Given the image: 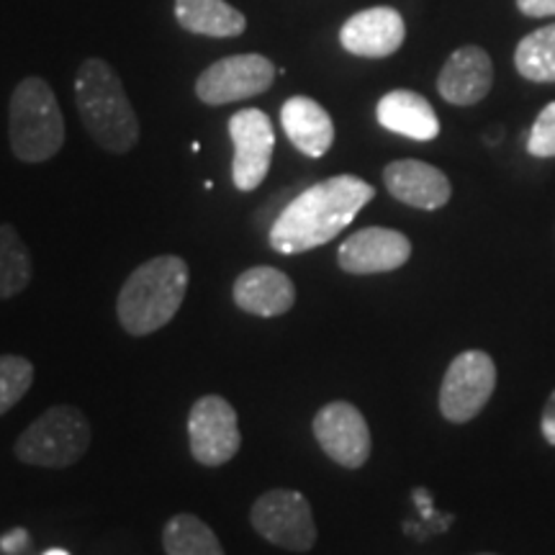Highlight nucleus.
Here are the masks:
<instances>
[{"mask_svg": "<svg viewBox=\"0 0 555 555\" xmlns=\"http://www.w3.org/2000/svg\"><path fill=\"white\" fill-rule=\"evenodd\" d=\"M376 191L356 176H335L311 185L278 214L270 247L278 255H298L327 245L358 217Z\"/></svg>", "mask_w": 555, "mask_h": 555, "instance_id": "obj_1", "label": "nucleus"}, {"mask_svg": "<svg viewBox=\"0 0 555 555\" xmlns=\"http://www.w3.org/2000/svg\"><path fill=\"white\" fill-rule=\"evenodd\" d=\"M189 291V266L178 255H159L139 266L121 286L116 314L134 337H147L172 322Z\"/></svg>", "mask_w": 555, "mask_h": 555, "instance_id": "obj_2", "label": "nucleus"}, {"mask_svg": "<svg viewBox=\"0 0 555 555\" xmlns=\"http://www.w3.org/2000/svg\"><path fill=\"white\" fill-rule=\"evenodd\" d=\"M75 101L90 139L111 155H127L139 142V121L119 75L108 62L90 57L75 78Z\"/></svg>", "mask_w": 555, "mask_h": 555, "instance_id": "obj_3", "label": "nucleus"}, {"mask_svg": "<svg viewBox=\"0 0 555 555\" xmlns=\"http://www.w3.org/2000/svg\"><path fill=\"white\" fill-rule=\"evenodd\" d=\"M11 150L21 163H44L65 144V119L50 82L21 80L9 106Z\"/></svg>", "mask_w": 555, "mask_h": 555, "instance_id": "obj_4", "label": "nucleus"}, {"mask_svg": "<svg viewBox=\"0 0 555 555\" xmlns=\"http://www.w3.org/2000/svg\"><path fill=\"white\" fill-rule=\"evenodd\" d=\"M90 422L75 406H52L21 433L13 453L26 466L67 468L90 448Z\"/></svg>", "mask_w": 555, "mask_h": 555, "instance_id": "obj_5", "label": "nucleus"}, {"mask_svg": "<svg viewBox=\"0 0 555 555\" xmlns=\"http://www.w3.org/2000/svg\"><path fill=\"white\" fill-rule=\"evenodd\" d=\"M255 532L283 551L307 553L317 543V522L309 499L298 491H266L249 512Z\"/></svg>", "mask_w": 555, "mask_h": 555, "instance_id": "obj_6", "label": "nucleus"}, {"mask_svg": "<svg viewBox=\"0 0 555 555\" xmlns=\"http://www.w3.org/2000/svg\"><path fill=\"white\" fill-rule=\"evenodd\" d=\"M496 388V365L481 350L461 352L440 386V412L453 425H466L489 404Z\"/></svg>", "mask_w": 555, "mask_h": 555, "instance_id": "obj_7", "label": "nucleus"}, {"mask_svg": "<svg viewBox=\"0 0 555 555\" xmlns=\"http://www.w3.org/2000/svg\"><path fill=\"white\" fill-rule=\"evenodd\" d=\"M275 75V65L262 54H234L214 62L198 75L196 95L206 106H227L266 93Z\"/></svg>", "mask_w": 555, "mask_h": 555, "instance_id": "obj_8", "label": "nucleus"}, {"mask_svg": "<svg viewBox=\"0 0 555 555\" xmlns=\"http://www.w3.org/2000/svg\"><path fill=\"white\" fill-rule=\"evenodd\" d=\"M191 455L201 466L219 468L240 453L237 412L221 397H201L189 414Z\"/></svg>", "mask_w": 555, "mask_h": 555, "instance_id": "obj_9", "label": "nucleus"}, {"mask_svg": "<svg viewBox=\"0 0 555 555\" xmlns=\"http://www.w3.org/2000/svg\"><path fill=\"white\" fill-rule=\"evenodd\" d=\"M229 137L234 144L232 180L237 191H255L266 180L273 163L275 131L266 111L242 108L229 119Z\"/></svg>", "mask_w": 555, "mask_h": 555, "instance_id": "obj_10", "label": "nucleus"}, {"mask_svg": "<svg viewBox=\"0 0 555 555\" xmlns=\"http://www.w3.org/2000/svg\"><path fill=\"white\" fill-rule=\"evenodd\" d=\"M314 437L332 461L343 468L365 466L371 455V429L358 406L332 401L314 416Z\"/></svg>", "mask_w": 555, "mask_h": 555, "instance_id": "obj_11", "label": "nucleus"}, {"mask_svg": "<svg viewBox=\"0 0 555 555\" xmlns=\"http://www.w3.org/2000/svg\"><path fill=\"white\" fill-rule=\"evenodd\" d=\"M412 258V242L397 229L367 227L350 234L337 253V262L345 273L373 275L391 273L406 266Z\"/></svg>", "mask_w": 555, "mask_h": 555, "instance_id": "obj_12", "label": "nucleus"}, {"mask_svg": "<svg viewBox=\"0 0 555 555\" xmlns=\"http://www.w3.org/2000/svg\"><path fill=\"white\" fill-rule=\"evenodd\" d=\"M406 39L404 18L397 9L388 5H376L356 13L352 18L345 21L343 31H339V41L350 54L367 60L391 57L399 52V47Z\"/></svg>", "mask_w": 555, "mask_h": 555, "instance_id": "obj_13", "label": "nucleus"}, {"mask_svg": "<svg viewBox=\"0 0 555 555\" xmlns=\"http://www.w3.org/2000/svg\"><path fill=\"white\" fill-rule=\"evenodd\" d=\"M491 82H494L491 57L481 47L468 44L450 54L437 78V90L453 106H474L489 95Z\"/></svg>", "mask_w": 555, "mask_h": 555, "instance_id": "obj_14", "label": "nucleus"}, {"mask_svg": "<svg viewBox=\"0 0 555 555\" xmlns=\"http://www.w3.org/2000/svg\"><path fill=\"white\" fill-rule=\"evenodd\" d=\"M384 183L388 193L401 204L425 208L435 211L450 201V180L435 165L420 163V159H397V163L386 165Z\"/></svg>", "mask_w": 555, "mask_h": 555, "instance_id": "obj_15", "label": "nucleus"}, {"mask_svg": "<svg viewBox=\"0 0 555 555\" xmlns=\"http://www.w3.org/2000/svg\"><path fill=\"white\" fill-rule=\"evenodd\" d=\"M234 304L255 317H281L294 309L296 286L278 268H249L234 281Z\"/></svg>", "mask_w": 555, "mask_h": 555, "instance_id": "obj_16", "label": "nucleus"}, {"mask_svg": "<svg viewBox=\"0 0 555 555\" xmlns=\"http://www.w3.org/2000/svg\"><path fill=\"white\" fill-rule=\"evenodd\" d=\"M281 124L291 144L307 157H324L335 142V124L322 103L307 95H294L283 103Z\"/></svg>", "mask_w": 555, "mask_h": 555, "instance_id": "obj_17", "label": "nucleus"}, {"mask_svg": "<svg viewBox=\"0 0 555 555\" xmlns=\"http://www.w3.org/2000/svg\"><path fill=\"white\" fill-rule=\"evenodd\" d=\"M378 124L393 134L416 139V142H429L440 134V121H437L435 108L429 106L425 95L414 90H391L378 101L376 108Z\"/></svg>", "mask_w": 555, "mask_h": 555, "instance_id": "obj_18", "label": "nucleus"}, {"mask_svg": "<svg viewBox=\"0 0 555 555\" xmlns=\"http://www.w3.org/2000/svg\"><path fill=\"white\" fill-rule=\"evenodd\" d=\"M176 18L185 31L198 37L229 39L247 29V18L227 0H176Z\"/></svg>", "mask_w": 555, "mask_h": 555, "instance_id": "obj_19", "label": "nucleus"}, {"mask_svg": "<svg viewBox=\"0 0 555 555\" xmlns=\"http://www.w3.org/2000/svg\"><path fill=\"white\" fill-rule=\"evenodd\" d=\"M163 547L168 555H224L219 538L196 515H176L163 530Z\"/></svg>", "mask_w": 555, "mask_h": 555, "instance_id": "obj_20", "label": "nucleus"}, {"mask_svg": "<svg viewBox=\"0 0 555 555\" xmlns=\"http://www.w3.org/2000/svg\"><path fill=\"white\" fill-rule=\"evenodd\" d=\"M31 255L16 227L0 224V298H13L29 286Z\"/></svg>", "mask_w": 555, "mask_h": 555, "instance_id": "obj_21", "label": "nucleus"}, {"mask_svg": "<svg viewBox=\"0 0 555 555\" xmlns=\"http://www.w3.org/2000/svg\"><path fill=\"white\" fill-rule=\"evenodd\" d=\"M515 65L532 82H555V24L527 34L519 41Z\"/></svg>", "mask_w": 555, "mask_h": 555, "instance_id": "obj_22", "label": "nucleus"}, {"mask_svg": "<svg viewBox=\"0 0 555 555\" xmlns=\"http://www.w3.org/2000/svg\"><path fill=\"white\" fill-rule=\"evenodd\" d=\"M34 384V365L21 356H0V416L11 412Z\"/></svg>", "mask_w": 555, "mask_h": 555, "instance_id": "obj_23", "label": "nucleus"}, {"mask_svg": "<svg viewBox=\"0 0 555 555\" xmlns=\"http://www.w3.org/2000/svg\"><path fill=\"white\" fill-rule=\"evenodd\" d=\"M527 152L532 157H555V101L540 111L527 137Z\"/></svg>", "mask_w": 555, "mask_h": 555, "instance_id": "obj_24", "label": "nucleus"}, {"mask_svg": "<svg viewBox=\"0 0 555 555\" xmlns=\"http://www.w3.org/2000/svg\"><path fill=\"white\" fill-rule=\"evenodd\" d=\"M517 5L525 16H532V18L555 16V0H517Z\"/></svg>", "mask_w": 555, "mask_h": 555, "instance_id": "obj_25", "label": "nucleus"}, {"mask_svg": "<svg viewBox=\"0 0 555 555\" xmlns=\"http://www.w3.org/2000/svg\"><path fill=\"white\" fill-rule=\"evenodd\" d=\"M26 545H29V532H26L24 527H16V530H11L9 535L0 538V551L3 553H18L24 551Z\"/></svg>", "mask_w": 555, "mask_h": 555, "instance_id": "obj_26", "label": "nucleus"}, {"mask_svg": "<svg viewBox=\"0 0 555 555\" xmlns=\"http://www.w3.org/2000/svg\"><path fill=\"white\" fill-rule=\"evenodd\" d=\"M540 427H543L545 440L551 442V446H555V391L551 393V399H547L543 420H540Z\"/></svg>", "mask_w": 555, "mask_h": 555, "instance_id": "obj_27", "label": "nucleus"}, {"mask_svg": "<svg viewBox=\"0 0 555 555\" xmlns=\"http://www.w3.org/2000/svg\"><path fill=\"white\" fill-rule=\"evenodd\" d=\"M44 555H69L67 551H50V553H44Z\"/></svg>", "mask_w": 555, "mask_h": 555, "instance_id": "obj_28", "label": "nucleus"}, {"mask_svg": "<svg viewBox=\"0 0 555 555\" xmlns=\"http://www.w3.org/2000/svg\"><path fill=\"white\" fill-rule=\"evenodd\" d=\"M483 555H491V553H483Z\"/></svg>", "mask_w": 555, "mask_h": 555, "instance_id": "obj_29", "label": "nucleus"}]
</instances>
